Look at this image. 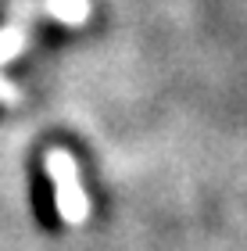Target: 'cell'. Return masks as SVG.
<instances>
[{
	"instance_id": "obj_3",
	"label": "cell",
	"mask_w": 247,
	"mask_h": 251,
	"mask_svg": "<svg viewBox=\"0 0 247 251\" xmlns=\"http://www.w3.org/2000/svg\"><path fill=\"white\" fill-rule=\"evenodd\" d=\"M43 15L61 25H83L90 18V0H43Z\"/></svg>"
},
{
	"instance_id": "obj_2",
	"label": "cell",
	"mask_w": 247,
	"mask_h": 251,
	"mask_svg": "<svg viewBox=\"0 0 247 251\" xmlns=\"http://www.w3.org/2000/svg\"><path fill=\"white\" fill-rule=\"evenodd\" d=\"M15 15H22L18 22L11 18L4 29H0V68L7 61H15L22 50H25V40H29V22L32 18H43V0H18V4H11ZM18 86H11L0 79V104H18Z\"/></svg>"
},
{
	"instance_id": "obj_1",
	"label": "cell",
	"mask_w": 247,
	"mask_h": 251,
	"mask_svg": "<svg viewBox=\"0 0 247 251\" xmlns=\"http://www.w3.org/2000/svg\"><path fill=\"white\" fill-rule=\"evenodd\" d=\"M47 173L54 179V204H58V215L68 226H83L90 215V201L86 190L79 183V169H75V158L61 147L47 151Z\"/></svg>"
}]
</instances>
